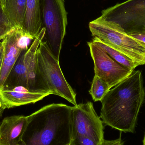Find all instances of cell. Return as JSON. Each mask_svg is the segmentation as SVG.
Returning a JSON list of instances; mask_svg holds the SVG:
<instances>
[{
  "mask_svg": "<svg viewBox=\"0 0 145 145\" xmlns=\"http://www.w3.org/2000/svg\"><path fill=\"white\" fill-rule=\"evenodd\" d=\"M145 96L142 73L133 71L101 100V119L105 125L121 132L134 133Z\"/></svg>",
  "mask_w": 145,
  "mask_h": 145,
  "instance_id": "6da1fadb",
  "label": "cell"
},
{
  "mask_svg": "<svg viewBox=\"0 0 145 145\" xmlns=\"http://www.w3.org/2000/svg\"><path fill=\"white\" fill-rule=\"evenodd\" d=\"M72 106L65 104L45 106L28 116L22 137L26 145H68L72 133Z\"/></svg>",
  "mask_w": 145,
  "mask_h": 145,
  "instance_id": "7a4b0ae2",
  "label": "cell"
},
{
  "mask_svg": "<svg viewBox=\"0 0 145 145\" xmlns=\"http://www.w3.org/2000/svg\"><path fill=\"white\" fill-rule=\"evenodd\" d=\"M37 79L42 92L60 96L74 106L77 105L76 94L65 77L59 60L43 40L37 52Z\"/></svg>",
  "mask_w": 145,
  "mask_h": 145,
  "instance_id": "3957f363",
  "label": "cell"
},
{
  "mask_svg": "<svg viewBox=\"0 0 145 145\" xmlns=\"http://www.w3.org/2000/svg\"><path fill=\"white\" fill-rule=\"evenodd\" d=\"M89 27L94 37L99 38L139 65L145 64L144 47L118 25L99 17L89 22Z\"/></svg>",
  "mask_w": 145,
  "mask_h": 145,
  "instance_id": "277c9868",
  "label": "cell"
},
{
  "mask_svg": "<svg viewBox=\"0 0 145 145\" xmlns=\"http://www.w3.org/2000/svg\"><path fill=\"white\" fill-rule=\"evenodd\" d=\"M104 126L90 101L72 106V133L70 145H101Z\"/></svg>",
  "mask_w": 145,
  "mask_h": 145,
  "instance_id": "5b68a950",
  "label": "cell"
},
{
  "mask_svg": "<svg viewBox=\"0 0 145 145\" xmlns=\"http://www.w3.org/2000/svg\"><path fill=\"white\" fill-rule=\"evenodd\" d=\"M42 4L43 28L46 29L42 40L59 60L68 24L65 0H42Z\"/></svg>",
  "mask_w": 145,
  "mask_h": 145,
  "instance_id": "8992f818",
  "label": "cell"
},
{
  "mask_svg": "<svg viewBox=\"0 0 145 145\" xmlns=\"http://www.w3.org/2000/svg\"><path fill=\"white\" fill-rule=\"evenodd\" d=\"M118 25L128 35L145 32V0H127L103 10L100 16Z\"/></svg>",
  "mask_w": 145,
  "mask_h": 145,
  "instance_id": "52a82bcc",
  "label": "cell"
},
{
  "mask_svg": "<svg viewBox=\"0 0 145 145\" xmlns=\"http://www.w3.org/2000/svg\"><path fill=\"white\" fill-rule=\"evenodd\" d=\"M94 65L95 75L108 84L110 89L127 78L133 71L119 64L93 41L88 42Z\"/></svg>",
  "mask_w": 145,
  "mask_h": 145,
  "instance_id": "ba28073f",
  "label": "cell"
},
{
  "mask_svg": "<svg viewBox=\"0 0 145 145\" xmlns=\"http://www.w3.org/2000/svg\"><path fill=\"white\" fill-rule=\"evenodd\" d=\"M28 123L27 116H13L7 117L0 124V145H18Z\"/></svg>",
  "mask_w": 145,
  "mask_h": 145,
  "instance_id": "9c48e42d",
  "label": "cell"
},
{
  "mask_svg": "<svg viewBox=\"0 0 145 145\" xmlns=\"http://www.w3.org/2000/svg\"><path fill=\"white\" fill-rule=\"evenodd\" d=\"M22 31L21 29H15L6 36L1 42L3 47V58L0 74V89L2 88L8 75L23 51L18 45Z\"/></svg>",
  "mask_w": 145,
  "mask_h": 145,
  "instance_id": "30bf717a",
  "label": "cell"
},
{
  "mask_svg": "<svg viewBox=\"0 0 145 145\" xmlns=\"http://www.w3.org/2000/svg\"><path fill=\"white\" fill-rule=\"evenodd\" d=\"M0 94L4 110L35 103L51 95L49 93L31 92L24 87L0 89Z\"/></svg>",
  "mask_w": 145,
  "mask_h": 145,
  "instance_id": "8fae6325",
  "label": "cell"
},
{
  "mask_svg": "<svg viewBox=\"0 0 145 145\" xmlns=\"http://www.w3.org/2000/svg\"><path fill=\"white\" fill-rule=\"evenodd\" d=\"M45 33L46 29L43 28L25 54L24 64L27 76V89L31 92L43 93L40 88L37 79V52L44 38Z\"/></svg>",
  "mask_w": 145,
  "mask_h": 145,
  "instance_id": "7c38bea8",
  "label": "cell"
},
{
  "mask_svg": "<svg viewBox=\"0 0 145 145\" xmlns=\"http://www.w3.org/2000/svg\"><path fill=\"white\" fill-rule=\"evenodd\" d=\"M42 28V0H27L22 31L35 39L38 36Z\"/></svg>",
  "mask_w": 145,
  "mask_h": 145,
  "instance_id": "4fadbf2b",
  "label": "cell"
},
{
  "mask_svg": "<svg viewBox=\"0 0 145 145\" xmlns=\"http://www.w3.org/2000/svg\"><path fill=\"white\" fill-rule=\"evenodd\" d=\"M27 51L24 50L21 52L8 75L2 88L0 89H12L18 87H24L27 89V76L24 64L25 54Z\"/></svg>",
  "mask_w": 145,
  "mask_h": 145,
  "instance_id": "5bb4252c",
  "label": "cell"
},
{
  "mask_svg": "<svg viewBox=\"0 0 145 145\" xmlns=\"http://www.w3.org/2000/svg\"><path fill=\"white\" fill-rule=\"evenodd\" d=\"M3 10L16 29H22L27 0H1Z\"/></svg>",
  "mask_w": 145,
  "mask_h": 145,
  "instance_id": "9a60e30c",
  "label": "cell"
},
{
  "mask_svg": "<svg viewBox=\"0 0 145 145\" xmlns=\"http://www.w3.org/2000/svg\"><path fill=\"white\" fill-rule=\"evenodd\" d=\"M93 41L99 45L113 59L124 68L133 71L136 67L139 66L138 64L134 62L123 54L106 45L99 38L94 37Z\"/></svg>",
  "mask_w": 145,
  "mask_h": 145,
  "instance_id": "2e32d148",
  "label": "cell"
},
{
  "mask_svg": "<svg viewBox=\"0 0 145 145\" xmlns=\"http://www.w3.org/2000/svg\"><path fill=\"white\" fill-rule=\"evenodd\" d=\"M110 89V88L107 84L99 77L95 75L89 92L93 100L95 102L101 101Z\"/></svg>",
  "mask_w": 145,
  "mask_h": 145,
  "instance_id": "e0dca14e",
  "label": "cell"
},
{
  "mask_svg": "<svg viewBox=\"0 0 145 145\" xmlns=\"http://www.w3.org/2000/svg\"><path fill=\"white\" fill-rule=\"evenodd\" d=\"M15 29L4 12L0 0V42L6 36Z\"/></svg>",
  "mask_w": 145,
  "mask_h": 145,
  "instance_id": "ac0fdd59",
  "label": "cell"
},
{
  "mask_svg": "<svg viewBox=\"0 0 145 145\" xmlns=\"http://www.w3.org/2000/svg\"><path fill=\"white\" fill-rule=\"evenodd\" d=\"M128 35L139 42L145 48V32H135Z\"/></svg>",
  "mask_w": 145,
  "mask_h": 145,
  "instance_id": "d6986e66",
  "label": "cell"
},
{
  "mask_svg": "<svg viewBox=\"0 0 145 145\" xmlns=\"http://www.w3.org/2000/svg\"><path fill=\"white\" fill-rule=\"evenodd\" d=\"M124 141L122 139L121 133L118 138L111 140L104 139L101 145H124Z\"/></svg>",
  "mask_w": 145,
  "mask_h": 145,
  "instance_id": "ffe728a7",
  "label": "cell"
},
{
  "mask_svg": "<svg viewBox=\"0 0 145 145\" xmlns=\"http://www.w3.org/2000/svg\"><path fill=\"white\" fill-rule=\"evenodd\" d=\"M3 58V49L1 42H0V74L2 67Z\"/></svg>",
  "mask_w": 145,
  "mask_h": 145,
  "instance_id": "44dd1931",
  "label": "cell"
},
{
  "mask_svg": "<svg viewBox=\"0 0 145 145\" xmlns=\"http://www.w3.org/2000/svg\"><path fill=\"white\" fill-rule=\"evenodd\" d=\"M18 145H26L24 143L23 141H22V140H21V141H20V143H19V144H18Z\"/></svg>",
  "mask_w": 145,
  "mask_h": 145,
  "instance_id": "7402d4cb",
  "label": "cell"
},
{
  "mask_svg": "<svg viewBox=\"0 0 145 145\" xmlns=\"http://www.w3.org/2000/svg\"><path fill=\"white\" fill-rule=\"evenodd\" d=\"M143 145H145V134L144 137V140H143Z\"/></svg>",
  "mask_w": 145,
  "mask_h": 145,
  "instance_id": "603a6c76",
  "label": "cell"
},
{
  "mask_svg": "<svg viewBox=\"0 0 145 145\" xmlns=\"http://www.w3.org/2000/svg\"><path fill=\"white\" fill-rule=\"evenodd\" d=\"M2 113V112L0 111V116H1V115Z\"/></svg>",
  "mask_w": 145,
  "mask_h": 145,
  "instance_id": "cb8c5ba5",
  "label": "cell"
},
{
  "mask_svg": "<svg viewBox=\"0 0 145 145\" xmlns=\"http://www.w3.org/2000/svg\"><path fill=\"white\" fill-rule=\"evenodd\" d=\"M0 99L1 100V94H0Z\"/></svg>",
  "mask_w": 145,
  "mask_h": 145,
  "instance_id": "d4e9b609",
  "label": "cell"
}]
</instances>
